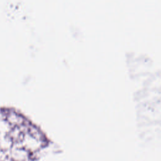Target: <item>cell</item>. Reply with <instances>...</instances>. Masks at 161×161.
Here are the masks:
<instances>
[]
</instances>
